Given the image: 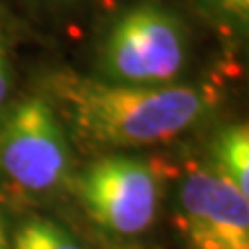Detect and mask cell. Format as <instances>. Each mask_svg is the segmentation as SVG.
Here are the masks:
<instances>
[{
    "instance_id": "1",
    "label": "cell",
    "mask_w": 249,
    "mask_h": 249,
    "mask_svg": "<svg viewBox=\"0 0 249 249\" xmlns=\"http://www.w3.org/2000/svg\"><path fill=\"white\" fill-rule=\"evenodd\" d=\"M31 88L48 98L73 143L96 156L175 142L206 124L224 100L222 85L212 79L129 85L67 65L42 67Z\"/></svg>"
},
{
    "instance_id": "2",
    "label": "cell",
    "mask_w": 249,
    "mask_h": 249,
    "mask_svg": "<svg viewBox=\"0 0 249 249\" xmlns=\"http://www.w3.org/2000/svg\"><path fill=\"white\" fill-rule=\"evenodd\" d=\"M197 34L191 13L170 0H124L96 29L89 75L129 85L187 81L197 54Z\"/></svg>"
},
{
    "instance_id": "3",
    "label": "cell",
    "mask_w": 249,
    "mask_h": 249,
    "mask_svg": "<svg viewBox=\"0 0 249 249\" xmlns=\"http://www.w3.org/2000/svg\"><path fill=\"white\" fill-rule=\"evenodd\" d=\"M75 143L37 89L17 93L0 116V183L23 196H52L71 187Z\"/></svg>"
},
{
    "instance_id": "4",
    "label": "cell",
    "mask_w": 249,
    "mask_h": 249,
    "mask_svg": "<svg viewBox=\"0 0 249 249\" xmlns=\"http://www.w3.org/2000/svg\"><path fill=\"white\" fill-rule=\"evenodd\" d=\"M170 164L135 152L98 154L69 189L100 229L119 237L142 235L154 224L164 199Z\"/></svg>"
},
{
    "instance_id": "5",
    "label": "cell",
    "mask_w": 249,
    "mask_h": 249,
    "mask_svg": "<svg viewBox=\"0 0 249 249\" xmlns=\"http://www.w3.org/2000/svg\"><path fill=\"white\" fill-rule=\"evenodd\" d=\"M173 224L185 249H249V197L208 158L187 160Z\"/></svg>"
},
{
    "instance_id": "6",
    "label": "cell",
    "mask_w": 249,
    "mask_h": 249,
    "mask_svg": "<svg viewBox=\"0 0 249 249\" xmlns=\"http://www.w3.org/2000/svg\"><path fill=\"white\" fill-rule=\"evenodd\" d=\"M187 11L227 48L247 46L249 0H187Z\"/></svg>"
},
{
    "instance_id": "7",
    "label": "cell",
    "mask_w": 249,
    "mask_h": 249,
    "mask_svg": "<svg viewBox=\"0 0 249 249\" xmlns=\"http://www.w3.org/2000/svg\"><path fill=\"white\" fill-rule=\"evenodd\" d=\"M208 160L249 197V127L245 121L216 131L208 143Z\"/></svg>"
},
{
    "instance_id": "8",
    "label": "cell",
    "mask_w": 249,
    "mask_h": 249,
    "mask_svg": "<svg viewBox=\"0 0 249 249\" xmlns=\"http://www.w3.org/2000/svg\"><path fill=\"white\" fill-rule=\"evenodd\" d=\"M11 249H85L71 232L46 218H29L15 229Z\"/></svg>"
},
{
    "instance_id": "9",
    "label": "cell",
    "mask_w": 249,
    "mask_h": 249,
    "mask_svg": "<svg viewBox=\"0 0 249 249\" xmlns=\"http://www.w3.org/2000/svg\"><path fill=\"white\" fill-rule=\"evenodd\" d=\"M19 37L0 27V116L17 96V67L13 46Z\"/></svg>"
},
{
    "instance_id": "10",
    "label": "cell",
    "mask_w": 249,
    "mask_h": 249,
    "mask_svg": "<svg viewBox=\"0 0 249 249\" xmlns=\"http://www.w3.org/2000/svg\"><path fill=\"white\" fill-rule=\"evenodd\" d=\"M0 27L11 31L15 37H19V40H27V37L34 36V29H31L27 23L4 2V0H0Z\"/></svg>"
},
{
    "instance_id": "11",
    "label": "cell",
    "mask_w": 249,
    "mask_h": 249,
    "mask_svg": "<svg viewBox=\"0 0 249 249\" xmlns=\"http://www.w3.org/2000/svg\"><path fill=\"white\" fill-rule=\"evenodd\" d=\"M31 2H36L37 6H42V9L50 11V13H73L77 9H81L91 0H31Z\"/></svg>"
},
{
    "instance_id": "12",
    "label": "cell",
    "mask_w": 249,
    "mask_h": 249,
    "mask_svg": "<svg viewBox=\"0 0 249 249\" xmlns=\"http://www.w3.org/2000/svg\"><path fill=\"white\" fill-rule=\"evenodd\" d=\"M0 249H11L9 231H6V222H4L2 214H0Z\"/></svg>"
},
{
    "instance_id": "13",
    "label": "cell",
    "mask_w": 249,
    "mask_h": 249,
    "mask_svg": "<svg viewBox=\"0 0 249 249\" xmlns=\"http://www.w3.org/2000/svg\"><path fill=\"white\" fill-rule=\"evenodd\" d=\"M135 249H137V247H135Z\"/></svg>"
}]
</instances>
